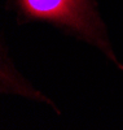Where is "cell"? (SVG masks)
Returning a JSON list of instances; mask_svg holds the SVG:
<instances>
[{
    "label": "cell",
    "mask_w": 123,
    "mask_h": 130,
    "mask_svg": "<svg viewBox=\"0 0 123 130\" xmlns=\"http://www.w3.org/2000/svg\"><path fill=\"white\" fill-rule=\"evenodd\" d=\"M25 12L36 18H46L68 25L82 35L102 44L100 25L88 0H18Z\"/></svg>",
    "instance_id": "cell-1"
}]
</instances>
